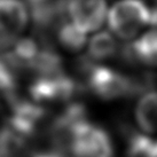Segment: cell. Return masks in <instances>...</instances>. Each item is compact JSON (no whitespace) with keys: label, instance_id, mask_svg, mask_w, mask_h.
Masks as SVG:
<instances>
[{"label":"cell","instance_id":"obj_1","mask_svg":"<svg viewBox=\"0 0 157 157\" xmlns=\"http://www.w3.org/2000/svg\"><path fill=\"white\" fill-rule=\"evenodd\" d=\"M83 71L88 88L103 100L140 96L156 86V78L153 74L146 72L139 76H128L113 68L92 62L88 59L85 61Z\"/></svg>","mask_w":157,"mask_h":157},{"label":"cell","instance_id":"obj_2","mask_svg":"<svg viewBox=\"0 0 157 157\" xmlns=\"http://www.w3.org/2000/svg\"><path fill=\"white\" fill-rule=\"evenodd\" d=\"M151 7L144 0H119L108 10L107 22L115 37L123 41H133L144 28H150Z\"/></svg>","mask_w":157,"mask_h":157},{"label":"cell","instance_id":"obj_3","mask_svg":"<svg viewBox=\"0 0 157 157\" xmlns=\"http://www.w3.org/2000/svg\"><path fill=\"white\" fill-rule=\"evenodd\" d=\"M113 140L103 127L86 118L71 128L64 157H113Z\"/></svg>","mask_w":157,"mask_h":157},{"label":"cell","instance_id":"obj_4","mask_svg":"<svg viewBox=\"0 0 157 157\" xmlns=\"http://www.w3.org/2000/svg\"><path fill=\"white\" fill-rule=\"evenodd\" d=\"M64 9L68 21L85 35L99 30L108 15L105 0H64Z\"/></svg>","mask_w":157,"mask_h":157},{"label":"cell","instance_id":"obj_5","mask_svg":"<svg viewBox=\"0 0 157 157\" xmlns=\"http://www.w3.org/2000/svg\"><path fill=\"white\" fill-rule=\"evenodd\" d=\"M30 10L23 0H0V47L21 39L30 22Z\"/></svg>","mask_w":157,"mask_h":157},{"label":"cell","instance_id":"obj_6","mask_svg":"<svg viewBox=\"0 0 157 157\" xmlns=\"http://www.w3.org/2000/svg\"><path fill=\"white\" fill-rule=\"evenodd\" d=\"M123 56L140 66L157 68V28H150L123 48Z\"/></svg>","mask_w":157,"mask_h":157},{"label":"cell","instance_id":"obj_7","mask_svg":"<svg viewBox=\"0 0 157 157\" xmlns=\"http://www.w3.org/2000/svg\"><path fill=\"white\" fill-rule=\"evenodd\" d=\"M134 119L138 131L154 138L157 134V90L142 93L134 109Z\"/></svg>","mask_w":157,"mask_h":157},{"label":"cell","instance_id":"obj_8","mask_svg":"<svg viewBox=\"0 0 157 157\" xmlns=\"http://www.w3.org/2000/svg\"><path fill=\"white\" fill-rule=\"evenodd\" d=\"M119 54V45L111 32L101 31L92 37L87 44V59L92 62L107 61Z\"/></svg>","mask_w":157,"mask_h":157},{"label":"cell","instance_id":"obj_9","mask_svg":"<svg viewBox=\"0 0 157 157\" xmlns=\"http://www.w3.org/2000/svg\"><path fill=\"white\" fill-rule=\"evenodd\" d=\"M127 157H157V139L134 128L125 130Z\"/></svg>","mask_w":157,"mask_h":157},{"label":"cell","instance_id":"obj_10","mask_svg":"<svg viewBox=\"0 0 157 157\" xmlns=\"http://www.w3.org/2000/svg\"><path fill=\"white\" fill-rule=\"evenodd\" d=\"M87 35L79 31L68 21V18L57 26V39L64 48L71 52H78L86 46Z\"/></svg>","mask_w":157,"mask_h":157},{"label":"cell","instance_id":"obj_11","mask_svg":"<svg viewBox=\"0 0 157 157\" xmlns=\"http://www.w3.org/2000/svg\"><path fill=\"white\" fill-rule=\"evenodd\" d=\"M30 157H61L55 151H43V153H37Z\"/></svg>","mask_w":157,"mask_h":157},{"label":"cell","instance_id":"obj_12","mask_svg":"<svg viewBox=\"0 0 157 157\" xmlns=\"http://www.w3.org/2000/svg\"><path fill=\"white\" fill-rule=\"evenodd\" d=\"M154 6H157V0H155V5Z\"/></svg>","mask_w":157,"mask_h":157}]
</instances>
